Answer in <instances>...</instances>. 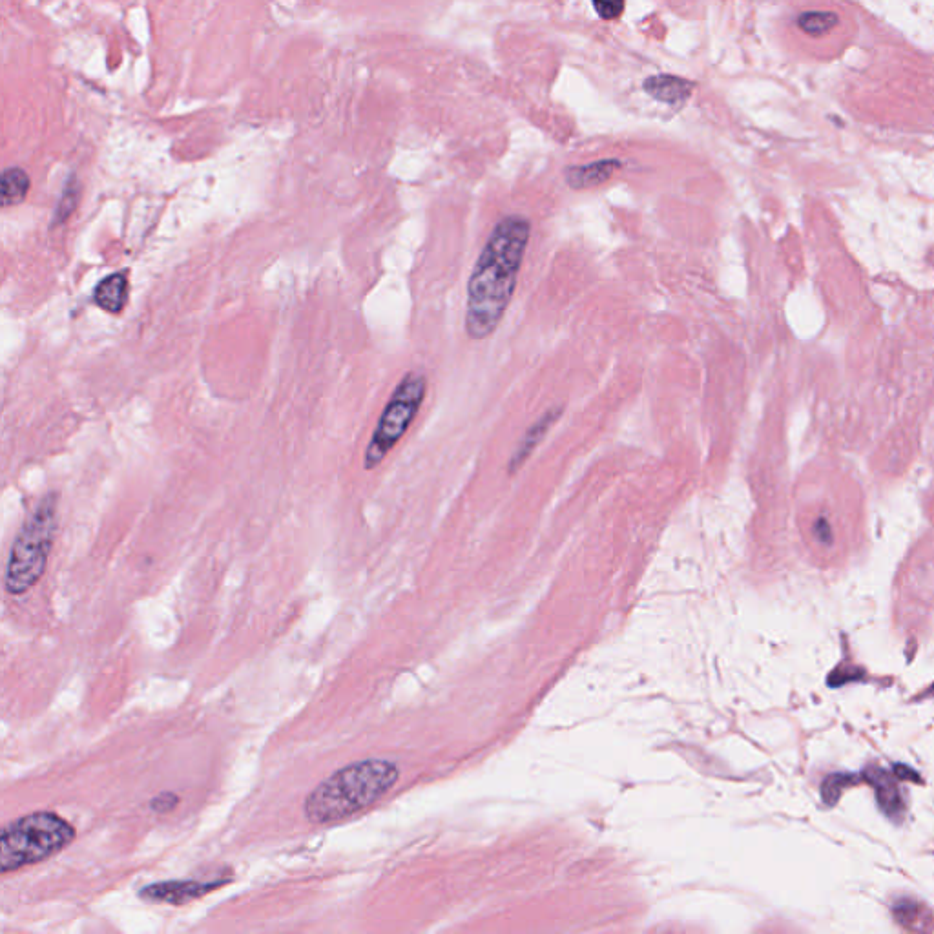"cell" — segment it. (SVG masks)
<instances>
[{
  "mask_svg": "<svg viewBox=\"0 0 934 934\" xmlns=\"http://www.w3.org/2000/svg\"><path fill=\"white\" fill-rule=\"evenodd\" d=\"M893 911L898 924H902L909 931H933L934 929L933 914L929 913L924 903L905 898L894 905Z\"/></svg>",
  "mask_w": 934,
  "mask_h": 934,
  "instance_id": "30bf717a",
  "label": "cell"
},
{
  "mask_svg": "<svg viewBox=\"0 0 934 934\" xmlns=\"http://www.w3.org/2000/svg\"><path fill=\"white\" fill-rule=\"evenodd\" d=\"M593 6L602 19H617L624 10V0H593Z\"/></svg>",
  "mask_w": 934,
  "mask_h": 934,
  "instance_id": "2e32d148",
  "label": "cell"
},
{
  "mask_svg": "<svg viewBox=\"0 0 934 934\" xmlns=\"http://www.w3.org/2000/svg\"><path fill=\"white\" fill-rule=\"evenodd\" d=\"M933 692H934V688H933Z\"/></svg>",
  "mask_w": 934,
  "mask_h": 934,
  "instance_id": "ac0fdd59",
  "label": "cell"
},
{
  "mask_svg": "<svg viewBox=\"0 0 934 934\" xmlns=\"http://www.w3.org/2000/svg\"><path fill=\"white\" fill-rule=\"evenodd\" d=\"M646 88L648 92L661 99V101H666V103H677V101H683L690 94L692 90V84L685 83L681 79H675V77H654L650 81H646Z\"/></svg>",
  "mask_w": 934,
  "mask_h": 934,
  "instance_id": "7c38bea8",
  "label": "cell"
},
{
  "mask_svg": "<svg viewBox=\"0 0 934 934\" xmlns=\"http://www.w3.org/2000/svg\"><path fill=\"white\" fill-rule=\"evenodd\" d=\"M177 801H179V798H177L176 794L165 792V794H159L154 800L150 801V807L157 814H167L170 810L176 809Z\"/></svg>",
  "mask_w": 934,
  "mask_h": 934,
  "instance_id": "e0dca14e",
  "label": "cell"
},
{
  "mask_svg": "<svg viewBox=\"0 0 934 934\" xmlns=\"http://www.w3.org/2000/svg\"><path fill=\"white\" fill-rule=\"evenodd\" d=\"M0 187H2V207L10 208L26 199L32 183L22 168L11 167L2 172Z\"/></svg>",
  "mask_w": 934,
  "mask_h": 934,
  "instance_id": "8fae6325",
  "label": "cell"
},
{
  "mask_svg": "<svg viewBox=\"0 0 934 934\" xmlns=\"http://www.w3.org/2000/svg\"><path fill=\"white\" fill-rule=\"evenodd\" d=\"M427 393V378L422 373L409 371L396 385L395 393L385 405L374 429L371 442L365 449L364 467L374 469L384 462L393 447L402 440L407 429L415 422L420 407L424 404Z\"/></svg>",
  "mask_w": 934,
  "mask_h": 934,
  "instance_id": "5b68a950",
  "label": "cell"
},
{
  "mask_svg": "<svg viewBox=\"0 0 934 934\" xmlns=\"http://www.w3.org/2000/svg\"><path fill=\"white\" fill-rule=\"evenodd\" d=\"M77 198H79V188H77V183L75 181H70L63 190V196H61V201L57 205V210H55V218H53V227L57 225H63L66 219L72 216L73 208H75V203H77Z\"/></svg>",
  "mask_w": 934,
  "mask_h": 934,
  "instance_id": "9a60e30c",
  "label": "cell"
},
{
  "mask_svg": "<svg viewBox=\"0 0 934 934\" xmlns=\"http://www.w3.org/2000/svg\"><path fill=\"white\" fill-rule=\"evenodd\" d=\"M530 238V219L520 214L504 216L491 230L467 281L466 333L473 342L489 338L504 320Z\"/></svg>",
  "mask_w": 934,
  "mask_h": 934,
  "instance_id": "6da1fadb",
  "label": "cell"
},
{
  "mask_svg": "<svg viewBox=\"0 0 934 934\" xmlns=\"http://www.w3.org/2000/svg\"><path fill=\"white\" fill-rule=\"evenodd\" d=\"M623 163L619 159H601L592 165L570 167L566 170V181L573 190H586V188L599 187L602 183L610 181Z\"/></svg>",
  "mask_w": 934,
  "mask_h": 934,
  "instance_id": "ba28073f",
  "label": "cell"
},
{
  "mask_svg": "<svg viewBox=\"0 0 934 934\" xmlns=\"http://www.w3.org/2000/svg\"><path fill=\"white\" fill-rule=\"evenodd\" d=\"M564 415V405H553L539 420L528 427V431L520 438L519 444L515 447L513 455L509 458L508 475L513 477L517 475L524 464L530 460L533 451L542 444V440L548 436L551 427L555 426Z\"/></svg>",
  "mask_w": 934,
  "mask_h": 934,
  "instance_id": "52a82bcc",
  "label": "cell"
},
{
  "mask_svg": "<svg viewBox=\"0 0 934 934\" xmlns=\"http://www.w3.org/2000/svg\"><path fill=\"white\" fill-rule=\"evenodd\" d=\"M872 776H874V787H876V796L880 801V807L889 816L898 814L902 810V800H900V792H898V787L894 785L893 778L887 776L882 770H878V774L874 772Z\"/></svg>",
  "mask_w": 934,
  "mask_h": 934,
  "instance_id": "4fadbf2b",
  "label": "cell"
},
{
  "mask_svg": "<svg viewBox=\"0 0 934 934\" xmlns=\"http://www.w3.org/2000/svg\"><path fill=\"white\" fill-rule=\"evenodd\" d=\"M130 296V283L126 272H114L99 281L95 287L94 301L97 307L110 314H121L128 303Z\"/></svg>",
  "mask_w": 934,
  "mask_h": 934,
  "instance_id": "9c48e42d",
  "label": "cell"
},
{
  "mask_svg": "<svg viewBox=\"0 0 934 934\" xmlns=\"http://www.w3.org/2000/svg\"><path fill=\"white\" fill-rule=\"evenodd\" d=\"M55 531L57 495L50 493L39 502L13 542L6 568V592L21 595L39 582L46 571Z\"/></svg>",
  "mask_w": 934,
  "mask_h": 934,
  "instance_id": "277c9868",
  "label": "cell"
},
{
  "mask_svg": "<svg viewBox=\"0 0 934 934\" xmlns=\"http://www.w3.org/2000/svg\"><path fill=\"white\" fill-rule=\"evenodd\" d=\"M836 24H838V15L831 11H809L800 17L801 30L814 37L827 35L836 28Z\"/></svg>",
  "mask_w": 934,
  "mask_h": 934,
  "instance_id": "5bb4252c",
  "label": "cell"
},
{
  "mask_svg": "<svg viewBox=\"0 0 934 934\" xmlns=\"http://www.w3.org/2000/svg\"><path fill=\"white\" fill-rule=\"evenodd\" d=\"M72 823L53 812H32L2 829L0 872L6 876L22 867L46 862L75 840Z\"/></svg>",
  "mask_w": 934,
  "mask_h": 934,
  "instance_id": "3957f363",
  "label": "cell"
},
{
  "mask_svg": "<svg viewBox=\"0 0 934 934\" xmlns=\"http://www.w3.org/2000/svg\"><path fill=\"white\" fill-rule=\"evenodd\" d=\"M400 772L385 759H364L336 770L305 798L303 812L312 825L347 820L382 800Z\"/></svg>",
  "mask_w": 934,
  "mask_h": 934,
  "instance_id": "7a4b0ae2",
  "label": "cell"
},
{
  "mask_svg": "<svg viewBox=\"0 0 934 934\" xmlns=\"http://www.w3.org/2000/svg\"><path fill=\"white\" fill-rule=\"evenodd\" d=\"M230 882L229 878H216L212 882H196V880H172V882L152 883L141 891V898L150 902L170 903V905H185L194 902L205 894L216 891Z\"/></svg>",
  "mask_w": 934,
  "mask_h": 934,
  "instance_id": "8992f818",
  "label": "cell"
}]
</instances>
